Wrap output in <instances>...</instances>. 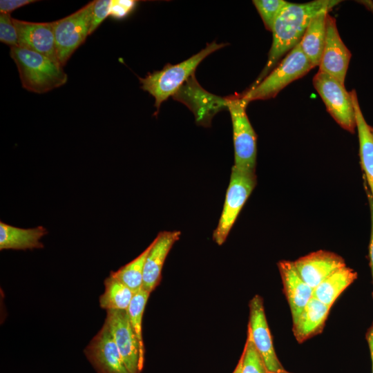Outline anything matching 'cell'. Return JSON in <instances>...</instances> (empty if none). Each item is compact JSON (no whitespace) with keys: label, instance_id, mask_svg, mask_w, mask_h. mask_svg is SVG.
<instances>
[{"label":"cell","instance_id":"obj_1","mask_svg":"<svg viewBox=\"0 0 373 373\" xmlns=\"http://www.w3.org/2000/svg\"><path fill=\"white\" fill-rule=\"evenodd\" d=\"M341 1L314 0L303 3L289 2L274 24L271 31L273 39L267 61L249 88L257 86L278 64L280 59L300 43L314 16L323 10H332Z\"/></svg>","mask_w":373,"mask_h":373},{"label":"cell","instance_id":"obj_2","mask_svg":"<svg viewBox=\"0 0 373 373\" xmlns=\"http://www.w3.org/2000/svg\"><path fill=\"white\" fill-rule=\"evenodd\" d=\"M10 55L15 62L23 88L35 93H44L67 82L60 63L37 52L20 46L11 47Z\"/></svg>","mask_w":373,"mask_h":373},{"label":"cell","instance_id":"obj_3","mask_svg":"<svg viewBox=\"0 0 373 373\" xmlns=\"http://www.w3.org/2000/svg\"><path fill=\"white\" fill-rule=\"evenodd\" d=\"M226 44L212 41L199 52L176 64H167L160 70L148 73L145 77H139L141 88L155 98V114L163 102L173 96L208 55L226 46Z\"/></svg>","mask_w":373,"mask_h":373},{"label":"cell","instance_id":"obj_4","mask_svg":"<svg viewBox=\"0 0 373 373\" xmlns=\"http://www.w3.org/2000/svg\"><path fill=\"white\" fill-rule=\"evenodd\" d=\"M313 68L298 44L257 86L249 88L240 95L247 104L256 100L274 98L287 85L305 76Z\"/></svg>","mask_w":373,"mask_h":373},{"label":"cell","instance_id":"obj_5","mask_svg":"<svg viewBox=\"0 0 373 373\" xmlns=\"http://www.w3.org/2000/svg\"><path fill=\"white\" fill-rule=\"evenodd\" d=\"M227 110L232 122L234 146L233 167L255 173L257 154V136L246 113L247 104L240 94L226 97Z\"/></svg>","mask_w":373,"mask_h":373},{"label":"cell","instance_id":"obj_6","mask_svg":"<svg viewBox=\"0 0 373 373\" xmlns=\"http://www.w3.org/2000/svg\"><path fill=\"white\" fill-rule=\"evenodd\" d=\"M95 2L90 1L75 12L52 22L57 55L63 66L89 35Z\"/></svg>","mask_w":373,"mask_h":373},{"label":"cell","instance_id":"obj_7","mask_svg":"<svg viewBox=\"0 0 373 373\" xmlns=\"http://www.w3.org/2000/svg\"><path fill=\"white\" fill-rule=\"evenodd\" d=\"M256 185V173H245L232 167L222 211L213 233V239L218 245L225 242L238 216Z\"/></svg>","mask_w":373,"mask_h":373},{"label":"cell","instance_id":"obj_8","mask_svg":"<svg viewBox=\"0 0 373 373\" xmlns=\"http://www.w3.org/2000/svg\"><path fill=\"white\" fill-rule=\"evenodd\" d=\"M313 85L334 119L343 129L354 133L355 111L350 93L345 90L344 84L332 75L318 71L313 77Z\"/></svg>","mask_w":373,"mask_h":373},{"label":"cell","instance_id":"obj_9","mask_svg":"<svg viewBox=\"0 0 373 373\" xmlns=\"http://www.w3.org/2000/svg\"><path fill=\"white\" fill-rule=\"evenodd\" d=\"M104 323L117 346L130 373H141L144 361L142 347L131 325L127 310H106Z\"/></svg>","mask_w":373,"mask_h":373},{"label":"cell","instance_id":"obj_10","mask_svg":"<svg viewBox=\"0 0 373 373\" xmlns=\"http://www.w3.org/2000/svg\"><path fill=\"white\" fill-rule=\"evenodd\" d=\"M173 99L186 105L193 113L196 123L209 126L212 117L223 109H227L226 97L212 95L203 89L194 74L173 96Z\"/></svg>","mask_w":373,"mask_h":373},{"label":"cell","instance_id":"obj_11","mask_svg":"<svg viewBox=\"0 0 373 373\" xmlns=\"http://www.w3.org/2000/svg\"><path fill=\"white\" fill-rule=\"evenodd\" d=\"M249 321L247 332L262 357L269 372H280L285 369L279 361L272 343L265 313L263 300L254 296L249 302Z\"/></svg>","mask_w":373,"mask_h":373},{"label":"cell","instance_id":"obj_12","mask_svg":"<svg viewBox=\"0 0 373 373\" xmlns=\"http://www.w3.org/2000/svg\"><path fill=\"white\" fill-rule=\"evenodd\" d=\"M84 352L97 373H130L105 323Z\"/></svg>","mask_w":373,"mask_h":373},{"label":"cell","instance_id":"obj_13","mask_svg":"<svg viewBox=\"0 0 373 373\" xmlns=\"http://www.w3.org/2000/svg\"><path fill=\"white\" fill-rule=\"evenodd\" d=\"M351 55L340 37L336 19L328 13L325 42L318 71L332 75L344 84Z\"/></svg>","mask_w":373,"mask_h":373},{"label":"cell","instance_id":"obj_14","mask_svg":"<svg viewBox=\"0 0 373 373\" xmlns=\"http://www.w3.org/2000/svg\"><path fill=\"white\" fill-rule=\"evenodd\" d=\"M292 262L300 278L313 289L346 265L343 257L325 250L312 252Z\"/></svg>","mask_w":373,"mask_h":373},{"label":"cell","instance_id":"obj_15","mask_svg":"<svg viewBox=\"0 0 373 373\" xmlns=\"http://www.w3.org/2000/svg\"><path fill=\"white\" fill-rule=\"evenodd\" d=\"M13 23L19 46L37 52L59 63L52 22H30L13 19Z\"/></svg>","mask_w":373,"mask_h":373},{"label":"cell","instance_id":"obj_16","mask_svg":"<svg viewBox=\"0 0 373 373\" xmlns=\"http://www.w3.org/2000/svg\"><path fill=\"white\" fill-rule=\"evenodd\" d=\"M180 231H160L151 243L144 271L142 288L151 293L159 284L166 258L174 243L180 237Z\"/></svg>","mask_w":373,"mask_h":373},{"label":"cell","instance_id":"obj_17","mask_svg":"<svg viewBox=\"0 0 373 373\" xmlns=\"http://www.w3.org/2000/svg\"><path fill=\"white\" fill-rule=\"evenodd\" d=\"M278 267L294 323L313 297L314 289L300 278L292 261L280 260Z\"/></svg>","mask_w":373,"mask_h":373},{"label":"cell","instance_id":"obj_18","mask_svg":"<svg viewBox=\"0 0 373 373\" xmlns=\"http://www.w3.org/2000/svg\"><path fill=\"white\" fill-rule=\"evenodd\" d=\"M330 308L315 297L312 298L293 323V334L298 343H303L322 332Z\"/></svg>","mask_w":373,"mask_h":373},{"label":"cell","instance_id":"obj_19","mask_svg":"<svg viewBox=\"0 0 373 373\" xmlns=\"http://www.w3.org/2000/svg\"><path fill=\"white\" fill-rule=\"evenodd\" d=\"M48 233L43 226L23 229L0 222V250H27L44 248L41 238Z\"/></svg>","mask_w":373,"mask_h":373},{"label":"cell","instance_id":"obj_20","mask_svg":"<svg viewBox=\"0 0 373 373\" xmlns=\"http://www.w3.org/2000/svg\"><path fill=\"white\" fill-rule=\"evenodd\" d=\"M350 93L356 115L361 164L370 189V195L373 200V137L370 131V126L367 123L361 110L355 90H352Z\"/></svg>","mask_w":373,"mask_h":373},{"label":"cell","instance_id":"obj_21","mask_svg":"<svg viewBox=\"0 0 373 373\" xmlns=\"http://www.w3.org/2000/svg\"><path fill=\"white\" fill-rule=\"evenodd\" d=\"M330 10H323L311 19L299 43L314 68L321 61L326 37V18Z\"/></svg>","mask_w":373,"mask_h":373},{"label":"cell","instance_id":"obj_22","mask_svg":"<svg viewBox=\"0 0 373 373\" xmlns=\"http://www.w3.org/2000/svg\"><path fill=\"white\" fill-rule=\"evenodd\" d=\"M357 278V273L345 265L340 268L314 289L313 296L332 307L341 293Z\"/></svg>","mask_w":373,"mask_h":373},{"label":"cell","instance_id":"obj_23","mask_svg":"<svg viewBox=\"0 0 373 373\" xmlns=\"http://www.w3.org/2000/svg\"><path fill=\"white\" fill-rule=\"evenodd\" d=\"M104 292L99 297L101 308L127 310L135 293L120 280L109 275L104 282Z\"/></svg>","mask_w":373,"mask_h":373},{"label":"cell","instance_id":"obj_24","mask_svg":"<svg viewBox=\"0 0 373 373\" xmlns=\"http://www.w3.org/2000/svg\"><path fill=\"white\" fill-rule=\"evenodd\" d=\"M151 247L150 244L137 258L116 271H111L110 275L122 282L136 294L142 288L144 266Z\"/></svg>","mask_w":373,"mask_h":373},{"label":"cell","instance_id":"obj_25","mask_svg":"<svg viewBox=\"0 0 373 373\" xmlns=\"http://www.w3.org/2000/svg\"><path fill=\"white\" fill-rule=\"evenodd\" d=\"M150 294V292L142 288L135 294L127 309L131 325L141 346L144 348L142 325V317Z\"/></svg>","mask_w":373,"mask_h":373},{"label":"cell","instance_id":"obj_26","mask_svg":"<svg viewBox=\"0 0 373 373\" xmlns=\"http://www.w3.org/2000/svg\"><path fill=\"white\" fill-rule=\"evenodd\" d=\"M240 373H269L265 361L256 348L250 334L247 337L240 357Z\"/></svg>","mask_w":373,"mask_h":373},{"label":"cell","instance_id":"obj_27","mask_svg":"<svg viewBox=\"0 0 373 373\" xmlns=\"http://www.w3.org/2000/svg\"><path fill=\"white\" fill-rule=\"evenodd\" d=\"M288 3V1L284 0L253 1V3L258 12L265 28L271 32L276 19Z\"/></svg>","mask_w":373,"mask_h":373},{"label":"cell","instance_id":"obj_28","mask_svg":"<svg viewBox=\"0 0 373 373\" xmlns=\"http://www.w3.org/2000/svg\"><path fill=\"white\" fill-rule=\"evenodd\" d=\"M0 41L10 48L19 46L17 30L10 14H0Z\"/></svg>","mask_w":373,"mask_h":373},{"label":"cell","instance_id":"obj_29","mask_svg":"<svg viewBox=\"0 0 373 373\" xmlns=\"http://www.w3.org/2000/svg\"><path fill=\"white\" fill-rule=\"evenodd\" d=\"M111 1L110 0H97L95 1L93 12V19L90 26L89 35L93 33L101 23L110 15Z\"/></svg>","mask_w":373,"mask_h":373},{"label":"cell","instance_id":"obj_30","mask_svg":"<svg viewBox=\"0 0 373 373\" xmlns=\"http://www.w3.org/2000/svg\"><path fill=\"white\" fill-rule=\"evenodd\" d=\"M136 1L133 0L111 1L110 15L115 19L125 17L135 6Z\"/></svg>","mask_w":373,"mask_h":373},{"label":"cell","instance_id":"obj_31","mask_svg":"<svg viewBox=\"0 0 373 373\" xmlns=\"http://www.w3.org/2000/svg\"><path fill=\"white\" fill-rule=\"evenodd\" d=\"M35 2L33 0H1L0 11L2 13L10 14L17 8Z\"/></svg>","mask_w":373,"mask_h":373},{"label":"cell","instance_id":"obj_32","mask_svg":"<svg viewBox=\"0 0 373 373\" xmlns=\"http://www.w3.org/2000/svg\"><path fill=\"white\" fill-rule=\"evenodd\" d=\"M369 203H370V216H371V234H370V241L369 246V256H370V265L372 271V280H373V200L371 195H368ZM373 294V292H372Z\"/></svg>","mask_w":373,"mask_h":373},{"label":"cell","instance_id":"obj_33","mask_svg":"<svg viewBox=\"0 0 373 373\" xmlns=\"http://www.w3.org/2000/svg\"><path fill=\"white\" fill-rule=\"evenodd\" d=\"M366 339H367V341L369 345L370 352V356H371L372 365V373H373V323L366 333Z\"/></svg>","mask_w":373,"mask_h":373},{"label":"cell","instance_id":"obj_34","mask_svg":"<svg viewBox=\"0 0 373 373\" xmlns=\"http://www.w3.org/2000/svg\"><path fill=\"white\" fill-rule=\"evenodd\" d=\"M241 372V359L240 358L233 373H240Z\"/></svg>","mask_w":373,"mask_h":373},{"label":"cell","instance_id":"obj_35","mask_svg":"<svg viewBox=\"0 0 373 373\" xmlns=\"http://www.w3.org/2000/svg\"><path fill=\"white\" fill-rule=\"evenodd\" d=\"M269 373H272V372H269ZM275 373H291V372H289L287 370H285V371H283V372H275Z\"/></svg>","mask_w":373,"mask_h":373},{"label":"cell","instance_id":"obj_36","mask_svg":"<svg viewBox=\"0 0 373 373\" xmlns=\"http://www.w3.org/2000/svg\"><path fill=\"white\" fill-rule=\"evenodd\" d=\"M370 131H371V133H372V137H373V126H370Z\"/></svg>","mask_w":373,"mask_h":373}]
</instances>
